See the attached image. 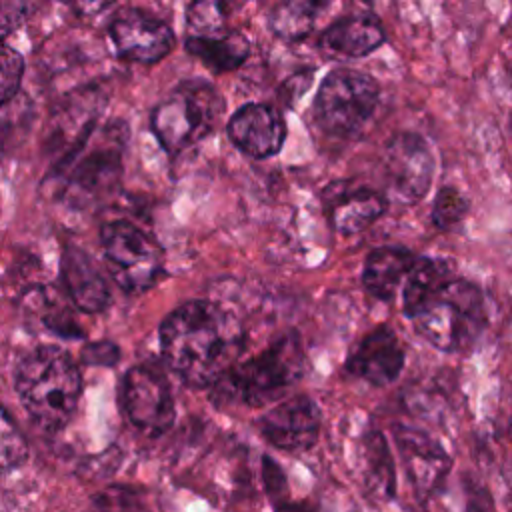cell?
<instances>
[{
    "mask_svg": "<svg viewBox=\"0 0 512 512\" xmlns=\"http://www.w3.org/2000/svg\"><path fill=\"white\" fill-rule=\"evenodd\" d=\"M246 344L244 328L226 308L190 300L160 324V350L168 368L188 386H214L236 366Z\"/></svg>",
    "mask_w": 512,
    "mask_h": 512,
    "instance_id": "cell-1",
    "label": "cell"
},
{
    "mask_svg": "<svg viewBox=\"0 0 512 512\" xmlns=\"http://www.w3.org/2000/svg\"><path fill=\"white\" fill-rule=\"evenodd\" d=\"M16 392L38 428L58 432L76 412L82 378L66 350L42 344L20 360Z\"/></svg>",
    "mask_w": 512,
    "mask_h": 512,
    "instance_id": "cell-2",
    "label": "cell"
},
{
    "mask_svg": "<svg viewBox=\"0 0 512 512\" xmlns=\"http://www.w3.org/2000/svg\"><path fill=\"white\" fill-rule=\"evenodd\" d=\"M308 368V360L298 334L278 338L260 354L236 364L214 386V402L244 404L260 408L288 392Z\"/></svg>",
    "mask_w": 512,
    "mask_h": 512,
    "instance_id": "cell-3",
    "label": "cell"
},
{
    "mask_svg": "<svg viewBox=\"0 0 512 512\" xmlns=\"http://www.w3.org/2000/svg\"><path fill=\"white\" fill-rule=\"evenodd\" d=\"M414 330L442 352H468L484 324V298L476 284L454 278L412 316Z\"/></svg>",
    "mask_w": 512,
    "mask_h": 512,
    "instance_id": "cell-4",
    "label": "cell"
},
{
    "mask_svg": "<svg viewBox=\"0 0 512 512\" xmlns=\"http://www.w3.org/2000/svg\"><path fill=\"white\" fill-rule=\"evenodd\" d=\"M224 112L218 90L202 80L180 82L150 114V126L162 148L182 152L208 136Z\"/></svg>",
    "mask_w": 512,
    "mask_h": 512,
    "instance_id": "cell-5",
    "label": "cell"
},
{
    "mask_svg": "<svg viewBox=\"0 0 512 512\" xmlns=\"http://www.w3.org/2000/svg\"><path fill=\"white\" fill-rule=\"evenodd\" d=\"M380 98L378 82L354 68H336L322 80L314 98L318 126L338 138H354L372 118Z\"/></svg>",
    "mask_w": 512,
    "mask_h": 512,
    "instance_id": "cell-6",
    "label": "cell"
},
{
    "mask_svg": "<svg viewBox=\"0 0 512 512\" xmlns=\"http://www.w3.org/2000/svg\"><path fill=\"white\" fill-rule=\"evenodd\" d=\"M106 266L114 282L126 292L152 288L162 274V250L140 228L116 220L100 228Z\"/></svg>",
    "mask_w": 512,
    "mask_h": 512,
    "instance_id": "cell-7",
    "label": "cell"
},
{
    "mask_svg": "<svg viewBox=\"0 0 512 512\" xmlns=\"http://www.w3.org/2000/svg\"><path fill=\"white\" fill-rule=\"evenodd\" d=\"M120 400L128 420L146 436H160L174 424V398L166 376L156 366H132L124 374Z\"/></svg>",
    "mask_w": 512,
    "mask_h": 512,
    "instance_id": "cell-8",
    "label": "cell"
},
{
    "mask_svg": "<svg viewBox=\"0 0 512 512\" xmlns=\"http://www.w3.org/2000/svg\"><path fill=\"white\" fill-rule=\"evenodd\" d=\"M382 166L392 192L402 202H418L430 190L434 160L426 140L420 134H394L384 146Z\"/></svg>",
    "mask_w": 512,
    "mask_h": 512,
    "instance_id": "cell-9",
    "label": "cell"
},
{
    "mask_svg": "<svg viewBox=\"0 0 512 512\" xmlns=\"http://www.w3.org/2000/svg\"><path fill=\"white\" fill-rule=\"evenodd\" d=\"M110 38L120 58L138 64H156L172 52L176 38L172 28L138 8H122L110 22Z\"/></svg>",
    "mask_w": 512,
    "mask_h": 512,
    "instance_id": "cell-10",
    "label": "cell"
},
{
    "mask_svg": "<svg viewBox=\"0 0 512 512\" xmlns=\"http://www.w3.org/2000/svg\"><path fill=\"white\" fill-rule=\"evenodd\" d=\"M320 408L304 394L292 396L270 408L258 422L262 436L284 452L312 448L320 434Z\"/></svg>",
    "mask_w": 512,
    "mask_h": 512,
    "instance_id": "cell-11",
    "label": "cell"
},
{
    "mask_svg": "<svg viewBox=\"0 0 512 512\" xmlns=\"http://www.w3.org/2000/svg\"><path fill=\"white\" fill-rule=\"evenodd\" d=\"M406 476L420 498H428L450 472V456L432 436L418 428L400 426L394 432Z\"/></svg>",
    "mask_w": 512,
    "mask_h": 512,
    "instance_id": "cell-12",
    "label": "cell"
},
{
    "mask_svg": "<svg viewBox=\"0 0 512 512\" xmlns=\"http://www.w3.org/2000/svg\"><path fill=\"white\" fill-rule=\"evenodd\" d=\"M226 130L232 144L252 158L278 154L286 140V122L268 104H244L232 114Z\"/></svg>",
    "mask_w": 512,
    "mask_h": 512,
    "instance_id": "cell-13",
    "label": "cell"
},
{
    "mask_svg": "<svg viewBox=\"0 0 512 512\" xmlns=\"http://www.w3.org/2000/svg\"><path fill=\"white\" fill-rule=\"evenodd\" d=\"M404 348L388 326L370 330L348 354L346 370L374 386H386L404 368Z\"/></svg>",
    "mask_w": 512,
    "mask_h": 512,
    "instance_id": "cell-14",
    "label": "cell"
},
{
    "mask_svg": "<svg viewBox=\"0 0 512 512\" xmlns=\"http://www.w3.org/2000/svg\"><path fill=\"white\" fill-rule=\"evenodd\" d=\"M62 280L78 310L96 314L110 304V290L104 276L92 258L76 246H68L62 254Z\"/></svg>",
    "mask_w": 512,
    "mask_h": 512,
    "instance_id": "cell-15",
    "label": "cell"
},
{
    "mask_svg": "<svg viewBox=\"0 0 512 512\" xmlns=\"http://www.w3.org/2000/svg\"><path fill=\"white\" fill-rule=\"evenodd\" d=\"M386 40L382 24L368 14L344 16L332 22L320 36L324 52L340 58H362L380 48Z\"/></svg>",
    "mask_w": 512,
    "mask_h": 512,
    "instance_id": "cell-16",
    "label": "cell"
},
{
    "mask_svg": "<svg viewBox=\"0 0 512 512\" xmlns=\"http://www.w3.org/2000/svg\"><path fill=\"white\" fill-rule=\"evenodd\" d=\"M416 258L418 256L400 246L372 250L362 268V284L366 292L378 300H392L398 288L406 282Z\"/></svg>",
    "mask_w": 512,
    "mask_h": 512,
    "instance_id": "cell-17",
    "label": "cell"
},
{
    "mask_svg": "<svg viewBox=\"0 0 512 512\" xmlns=\"http://www.w3.org/2000/svg\"><path fill=\"white\" fill-rule=\"evenodd\" d=\"M388 208L384 194L370 188L348 190L330 206L332 228L344 236L358 234L372 226Z\"/></svg>",
    "mask_w": 512,
    "mask_h": 512,
    "instance_id": "cell-18",
    "label": "cell"
},
{
    "mask_svg": "<svg viewBox=\"0 0 512 512\" xmlns=\"http://www.w3.org/2000/svg\"><path fill=\"white\" fill-rule=\"evenodd\" d=\"M454 266L444 258L418 256L402 288V310L412 318L426 302H430L448 282H452Z\"/></svg>",
    "mask_w": 512,
    "mask_h": 512,
    "instance_id": "cell-19",
    "label": "cell"
},
{
    "mask_svg": "<svg viewBox=\"0 0 512 512\" xmlns=\"http://www.w3.org/2000/svg\"><path fill=\"white\" fill-rule=\"evenodd\" d=\"M184 46L214 72L234 70L250 54V42L240 32H228L222 38H186Z\"/></svg>",
    "mask_w": 512,
    "mask_h": 512,
    "instance_id": "cell-20",
    "label": "cell"
},
{
    "mask_svg": "<svg viewBox=\"0 0 512 512\" xmlns=\"http://www.w3.org/2000/svg\"><path fill=\"white\" fill-rule=\"evenodd\" d=\"M324 4L320 2H304V0H290L280 2L272 8L268 16L270 30L282 40H302L306 38L316 24V18Z\"/></svg>",
    "mask_w": 512,
    "mask_h": 512,
    "instance_id": "cell-21",
    "label": "cell"
},
{
    "mask_svg": "<svg viewBox=\"0 0 512 512\" xmlns=\"http://www.w3.org/2000/svg\"><path fill=\"white\" fill-rule=\"evenodd\" d=\"M366 484L378 498H392L396 492V470L388 444L380 432H370L364 438Z\"/></svg>",
    "mask_w": 512,
    "mask_h": 512,
    "instance_id": "cell-22",
    "label": "cell"
},
{
    "mask_svg": "<svg viewBox=\"0 0 512 512\" xmlns=\"http://www.w3.org/2000/svg\"><path fill=\"white\" fill-rule=\"evenodd\" d=\"M186 38H222L226 36V4L194 2L186 10Z\"/></svg>",
    "mask_w": 512,
    "mask_h": 512,
    "instance_id": "cell-23",
    "label": "cell"
},
{
    "mask_svg": "<svg viewBox=\"0 0 512 512\" xmlns=\"http://www.w3.org/2000/svg\"><path fill=\"white\" fill-rule=\"evenodd\" d=\"M468 208L470 204L458 188L442 186L434 196L430 220L438 230H452L466 218Z\"/></svg>",
    "mask_w": 512,
    "mask_h": 512,
    "instance_id": "cell-24",
    "label": "cell"
},
{
    "mask_svg": "<svg viewBox=\"0 0 512 512\" xmlns=\"http://www.w3.org/2000/svg\"><path fill=\"white\" fill-rule=\"evenodd\" d=\"M28 458V442L12 416L0 404V474L18 468Z\"/></svg>",
    "mask_w": 512,
    "mask_h": 512,
    "instance_id": "cell-25",
    "label": "cell"
},
{
    "mask_svg": "<svg viewBox=\"0 0 512 512\" xmlns=\"http://www.w3.org/2000/svg\"><path fill=\"white\" fill-rule=\"evenodd\" d=\"M22 74L24 58L14 48L0 44V106L18 92Z\"/></svg>",
    "mask_w": 512,
    "mask_h": 512,
    "instance_id": "cell-26",
    "label": "cell"
},
{
    "mask_svg": "<svg viewBox=\"0 0 512 512\" xmlns=\"http://www.w3.org/2000/svg\"><path fill=\"white\" fill-rule=\"evenodd\" d=\"M42 302L46 304L44 312H42V324L50 332H54L62 338H80L82 336V328L78 326L74 316L60 302H56V306L52 302H48L46 298H42Z\"/></svg>",
    "mask_w": 512,
    "mask_h": 512,
    "instance_id": "cell-27",
    "label": "cell"
},
{
    "mask_svg": "<svg viewBox=\"0 0 512 512\" xmlns=\"http://www.w3.org/2000/svg\"><path fill=\"white\" fill-rule=\"evenodd\" d=\"M32 10L26 2H0V40L12 34Z\"/></svg>",
    "mask_w": 512,
    "mask_h": 512,
    "instance_id": "cell-28",
    "label": "cell"
},
{
    "mask_svg": "<svg viewBox=\"0 0 512 512\" xmlns=\"http://www.w3.org/2000/svg\"><path fill=\"white\" fill-rule=\"evenodd\" d=\"M262 474H264V486L272 498V502H278L286 496V478L282 468H278V464L274 460H270L268 456L262 458Z\"/></svg>",
    "mask_w": 512,
    "mask_h": 512,
    "instance_id": "cell-29",
    "label": "cell"
},
{
    "mask_svg": "<svg viewBox=\"0 0 512 512\" xmlns=\"http://www.w3.org/2000/svg\"><path fill=\"white\" fill-rule=\"evenodd\" d=\"M120 358V350L112 342H94L82 350V360L92 366H114Z\"/></svg>",
    "mask_w": 512,
    "mask_h": 512,
    "instance_id": "cell-30",
    "label": "cell"
},
{
    "mask_svg": "<svg viewBox=\"0 0 512 512\" xmlns=\"http://www.w3.org/2000/svg\"><path fill=\"white\" fill-rule=\"evenodd\" d=\"M274 512H316V508L308 502H294L290 498H282L274 502Z\"/></svg>",
    "mask_w": 512,
    "mask_h": 512,
    "instance_id": "cell-31",
    "label": "cell"
},
{
    "mask_svg": "<svg viewBox=\"0 0 512 512\" xmlns=\"http://www.w3.org/2000/svg\"><path fill=\"white\" fill-rule=\"evenodd\" d=\"M466 512H490V500L488 498L482 500V496L470 498Z\"/></svg>",
    "mask_w": 512,
    "mask_h": 512,
    "instance_id": "cell-32",
    "label": "cell"
},
{
    "mask_svg": "<svg viewBox=\"0 0 512 512\" xmlns=\"http://www.w3.org/2000/svg\"><path fill=\"white\" fill-rule=\"evenodd\" d=\"M510 436H512V416H510Z\"/></svg>",
    "mask_w": 512,
    "mask_h": 512,
    "instance_id": "cell-33",
    "label": "cell"
},
{
    "mask_svg": "<svg viewBox=\"0 0 512 512\" xmlns=\"http://www.w3.org/2000/svg\"><path fill=\"white\" fill-rule=\"evenodd\" d=\"M510 128H512V120H510Z\"/></svg>",
    "mask_w": 512,
    "mask_h": 512,
    "instance_id": "cell-34",
    "label": "cell"
}]
</instances>
